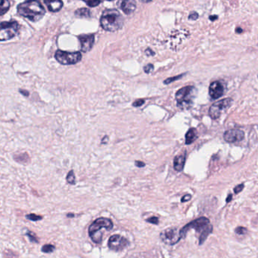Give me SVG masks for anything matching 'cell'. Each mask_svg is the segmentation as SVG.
Masks as SVG:
<instances>
[{"label":"cell","instance_id":"1","mask_svg":"<svg viewBox=\"0 0 258 258\" xmlns=\"http://www.w3.org/2000/svg\"><path fill=\"white\" fill-rule=\"evenodd\" d=\"M191 229H194L197 232L200 245L206 241L208 235L213 232V226L210 223L209 219L205 217H199L184 226L180 229L181 238H185L188 231Z\"/></svg>","mask_w":258,"mask_h":258},{"label":"cell","instance_id":"2","mask_svg":"<svg viewBox=\"0 0 258 258\" xmlns=\"http://www.w3.org/2000/svg\"><path fill=\"white\" fill-rule=\"evenodd\" d=\"M18 12L30 21L37 22L43 18L46 11L38 0H28L18 6Z\"/></svg>","mask_w":258,"mask_h":258},{"label":"cell","instance_id":"3","mask_svg":"<svg viewBox=\"0 0 258 258\" xmlns=\"http://www.w3.org/2000/svg\"><path fill=\"white\" fill-rule=\"evenodd\" d=\"M114 227V224L111 219L106 217H99L96 219L90 226L88 229L89 235L96 244H100L103 238L102 231H110Z\"/></svg>","mask_w":258,"mask_h":258},{"label":"cell","instance_id":"4","mask_svg":"<svg viewBox=\"0 0 258 258\" xmlns=\"http://www.w3.org/2000/svg\"><path fill=\"white\" fill-rule=\"evenodd\" d=\"M101 26L106 31L114 32L120 30L123 25V17L115 9H108L102 13L100 19Z\"/></svg>","mask_w":258,"mask_h":258},{"label":"cell","instance_id":"5","mask_svg":"<svg viewBox=\"0 0 258 258\" xmlns=\"http://www.w3.org/2000/svg\"><path fill=\"white\" fill-rule=\"evenodd\" d=\"M196 90L194 86H185L177 91L176 100L177 106L182 110H187L191 107L196 96Z\"/></svg>","mask_w":258,"mask_h":258},{"label":"cell","instance_id":"6","mask_svg":"<svg viewBox=\"0 0 258 258\" xmlns=\"http://www.w3.org/2000/svg\"><path fill=\"white\" fill-rule=\"evenodd\" d=\"M19 30V24L15 21H3L1 23L0 40L5 41L12 39L17 35Z\"/></svg>","mask_w":258,"mask_h":258},{"label":"cell","instance_id":"7","mask_svg":"<svg viewBox=\"0 0 258 258\" xmlns=\"http://www.w3.org/2000/svg\"><path fill=\"white\" fill-rule=\"evenodd\" d=\"M55 59L63 65H72L78 63L82 59V54L79 51L68 52V51L58 50L55 53Z\"/></svg>","mask_w":258,"mask_h":258},{"label":"cell","instance_id":"8","mask_svg":"<svg viewBox=\"0 0 258 258\" xmlns=\"http://www.w3.org/2000/svg\"><path fill=\"white\" fill-rule=\"evenodd\" d=\"M233 100L231 98H225L220 100L212 104L209 109V115L213 119H218L225 110H228L232 106Z\"/></svg>","mask_w":258,"mask_h":258},{"label":"cell","instance_id":"9","mask_svg":"<svg viewBox=\"0 0 258 258\" xmlns=\"http://www.w3.org/2000/svg\"><path fill=\"white\" fill-rule=\"evenodd\" d=\"M160 238L163 242L168 245H174L182 239L180 230L176 227H170L164 229L160 234Z\"/></svg>","mask_w":258,"mask_h":258},{"label":"cell","instance_id":"10","mask_svg":"<svg viewBox=\"0 0 258 258\" xmlns=\"http://www.w3.org/2000/svg\"><path fill=\"white\" fill-rule=\"evenodd\" d=\"M129 244V241L125 237L120 235H111L108 242V247L114 251H121L126 248Z\"/></svg>","mask_w":258,"mask_h":258},{"label":"cell","instance_id":"11","mask_svg":"<svg viewBox=\"0 0 258 258\" xmlns=\"http://www.w3.org/2000/svg\"><path fill=\"white\" fill-rule=\"evenodd\" d=\"M244 137V131L240 129L228 130L224 133V140L228 143H235L241 141Z\"/></svg>","mask_w":258,"mask_h":258},{"label":"cell","instance_id":"12","mask_svg":"<svg viewBox=\"0 0 258 258\" xmlns=\"http://www.w3.org/2000/svg\"><path fill=\"white\" fill-rule=\"evenodd\" d=\"M224 92V86L221 81H214L210 84L209 94L210 96L213 99H218L223 95Z\"/></svg>","mask_w":258,"mask_h":258},{"label":"cell","instance_id":"13","mask_svg":"<svg viewBox=\"0 0 258 258\" xmlns=\"http://www.w3.org/2000/svg\"><path fill=\"white\" fill-rule=\"evenodd\" d=\"M81 44V51L83 52H88L92 49L95 42V36L91 35H82L79 36Z\"/></svg>","mask_w":258,"mask_h":258},{"label":"cell","instance_id":"14","mask_svg":"<svg viewBox=\"0 0 258 258\" xmlns=\"http://www.w3.org/2000/svg\"><path fill=\"white\" fill-rule=\"evenodd\" d=\"M136 8V0H123L121 3V9L126 14H132Z\"/></svg>","mask_w":258,"mask_h":258},{"label":"cell","instance_id":"15","mask_svg":"<svg viewBox=\"0 0 258 258\" xmlns=\"http://www.w3.org/2000/svg\"><path fill=\"white\" fill-rule=\"evenodd\" d=\"M44 2L52 12L59 11L63 7L62 0H44Z\"/></svg>","mask_w":258,"mask_h":258},{"label":"cell","instance_id":"16","mask_svg":"<svg viewBox=\"0 0 258 258\" xmlns=\"http://www.w3.org/2000/svg\"><path fill=\"white\" fill-rule=\"evenodd\" d=\"M185 162V157L184 155H176L173 160V166L176 171H181L183 169Z\"/></svg>","mask_w":258,"mask_h":258},{"label":"cell","instance_id":"17","mask_svg":"<svg viewBox=\"0 0 258 258\" xmlns=\"http://www.w3.org/2000/svg\"><path fill=\"white\" fill-rule=\"evenodd\" d=\"M197 138V131L194 128H190L185 134V143L191 144Z\"/></svg>","mask_w":258,"mask_h":258},{"label":"cell","instance_id":"18","mask_svg":"<svg viewBox=\"0 0 258 258\" xmlns=\"http://www.w3.org/2000/svg\"><path fill=\"white\" fill-rule=\"evenodd\" d=\"M75 15L80 18H89L90 16V11L86 8H82L76 11Z\"/></svg>","mask_w":258,"mask_h":258},{"label":"cell","instance_id":"19","mask_svg":"<svg viewBox=\"0 0 258 258\" xmlns=\"http://www.w3.org/2000/svg\"><path fill=\"white\" fill-rule=\"evenodd\" d=\"M10 8V3L8 0H1V15L6 13Z\"/></svg>","mask_w":258,"mask_h":258},{"label":"cell","instance_id":"20","mask_svg":"<svg viewBox=\"0 0 258 258\" xmlns=\"http://www.w3.org/2000/svg\"><path fill=\"white\" fill-rule=\"evenodd\" d=\"M55 246L52 245V244H45V245H43V247H42L41 250L42 252H43V253H52V252H53L54 250H55Z\"/></svg>","mask_w":258,"mask_h":258},{"label":"cell","instance_id":"21","mask_svg":"<svg viewBox=\"0 0 258 258\" xmlns=\"http://www.w3.org/2000/svg\"><path fill=\"white\" fill-rule=\"evenodd\" d=\"M67 181L70 184H75V182H76V178H75V175H74V173H73V170H70L69 173L67 174Z\"/></svg>","mask_w":258,"mask_h":258},{"label":"cell","instance_id":"22","mask_svg":"<svg viewBox=\"0 0 258 258\" xmlns=\"http://www.w3.org/2000/svg\"><path fill=\"white\" fill-rule=\"evenodd\" d=\"M26 218L30 220H32V221H39V220H41L43 219V217L40 215H37L35 214H30L26 216Z\"/></svg>","mask_w":258,"mask_h":258},{"label":"cell","instance_id":"23","mask_svg":"<svg viewBox=\"0 0 258 258\" xmlns=\"http://www.w3.org/2000/svg\"><path fill=\"white\" fill-rule=\"evenodd\" d=\"M26 235L28 237V238H29L30 241H31V242L39 243L38 238H37V236L35 235V234H34L33 232H31V231H28V232H26Z\"/></svg>","mask_w":258,"mask_h":258},{"label":"cell","instance_id":"24","mask_svg":"<svg viewBox=\"0 0 258 258\" xmlns=\"http://www.w3.org/2000/svg\"><path fill=\"white\" fill-rule=\"evenodd\" d=\"M83 1L90 7H96L100 4L102 0H83Z\"/></svg>","mask_w":258,"mask_h":258},{"label":"cell","instance_id":"25","mask_svg":"<svg viewBox=\"0 0 258 258\" xmlns=\"http://www.w3.org/2000/svg\"><path fill=\"white\" fill-rule=\"evenodd\" d=\"M235 232L237 235H245L247 232V229L244 226H238L235 229Z\"/></svg>","mask_w":258,"mask_h":258},{"label":"cell","instance_id":"26","mask_svg":"<svg viewBox=\"0 0 258 258\" xmlns=\"http://www.w3.org/2000/svg\"><path fill=\"white\" fill-rule=\"evenodd\" d=\"M146 221L149 222V223H152V224L158 225V223H159V219H158L157 217H150V218L147 219Z\"/></svg>","mask_w":258,"mask_h":258},{"label":"cell","instance_id":"27","mask_svg":"<svg viewBox=\"0 0 258 258\" xmlns=\"http://www.w3.org/2000/svg\"><path fill=\"white\" fill-rule=\"evenodd\" d=\"M198 17H199V14L197 13V12L192 11L191 13L189 14L188 18V20H191V21H196V20L198 18Z\"/></svg>","mask_w":258,"mask_h":258},{"label":"cell","instance_id":"28","mask_svg":"<svg viewBox=\"0 0 258 258\" xmlns=\"http://www.w3.org/2000/svg\"><path fill=\"white\" fill-rule=\"evenodd\" d=\"M182 76H183V74H182V75H177V76L172 77V78H167V79H166L165 81H164V84H169V83L172 82V81H175V80L179 79V78H180L181 77H182Z\"/></svg>","mask_w":258,"mask_h":258},{"label":"cell","instance_id":"29","mask_svg":"<svg viewBox=\"0 0 258 258\" xmlns=\"http://www.w3.org/2000/svg\"><path fill=\"white\" fill-rule=\"evenodd\" d=\"M244 185L243 183L239 184V185L236 186L234 188V192H235V194H238V193H240V192L242 191V190L244 189Z\"/></svg>","mask_w":258,"mask_h":258},{"label":"cell","instance_id":"30","mask_svg":"<svg viewBox=\"0 0 258 258\" xmlns=\"http://www.w3.org/2000/svg\"><path fill=\"white\" fill-rule=\"evenodd\" d=\"M153 69H154V66L150 63V64H148L145 66L144 71L146 72V73H150V72L153 70Z\"/></svg>","mask_w":258,"mask_h":258},{"label":"cell","instance_id":"31","mask_svg":"<svg viewBox=\"0 0 258 258\" xmlns=\"http://www.w3.org/2000/svg\"><path fill=\"white\" fill-rule=\"evenodd\" d=\"M144 103H145V100L139 99V100H136L135 102L132 104V106H133V107H140V106L142 105Z\"/></svg>","mask_w":258,"mask_h":258},{"label":"cell","instance_id":"32","mask_svg":"<svg viewBox=\"0 0 258 258\" xmlns=\"http://www.w3.org/2000/svg\"><path fill=\"white\" fill-rule=\"evenodd\" d=\"M191 199V196L190 194H187L185 195V196H184L181 199V202H188V201L190 200V199Z\"/></svg>","mask_w":258,"mask_h":258},{"label":"cell","instance_id":"33","mask_svg":"<svg viewBox=\"0 0 258 258\" xmlns=\"http://www.w3.org/2000/svg\"><path fill=\"white\" fill-rule=\"evenodd\" d=\"M136 165L137 166V167H144L145 164L144 162H142V161H136Z\"/></svg>","mask_w":258,"mask_h":258},{"label":"cell","instance_id":"34","mask_svg":"<svg viewBox=\"0 0 258 258\" xmlns=\"http://www.w3.org/2000/svg\"><path fill=\"white\" fill-rule=\"evenodd\" d=\"M218 19V15H210L209 20L211 21H214Z\"/></svg>","mask_w":258,"mask_h":258},{"label":"cell","instance_id":"35","mask_svg":"<svg viewBox=\"0 0 258 258\" xmlns=\"http://www.w3.org/2000/svg\"><path fill=\"white\" fill-rule=\"evenodd\" d=\"M20 92L23 95H24V96L28 97V95H29V92L28 91H24V90H20Z\"/></svg>","mask_w":258,"mask_h":258},{"label":"cell","instance_id":"36","mask_svg":"<svg viewBox=\"0 0 258 258\" xmlns=\"http://www.w3.org/2000/svg\"><path fill=\"white\" fill-rule=\"evenodd\" d=\"M235 33H242L243 30L241 28V27H237V28L235 29Z\"/></svg>","mask_w":258,"mask_h":258},{"label":"cell","instance_id":"37","mask_svg":"<svg viewBox=\"0 0 258 258\" xmlns=\"http://www.w3.org/2000/svg\"><path fill=\"white\" fill-rule=\"evenodd\" d=\"M232 196L231 194H229V196H228L227 198H226V202H231V200H232Z\"/></svg>","mask_w":258,"mask_h":258},{"label":"cell","instance_id":"38","mask_svg":"<svg viewBox=\"0 0 258 258\" xmlns=\"http://www.w3.org/2000/svg\"><path fill=\"white\" fill-rule=\"evenodd\" d=\"M73 216H74V214H68L67 215V217H73Z\"/></svg>","mask_w":258,"mask_h":258},{"label":"cell","instance_id":"39","mask_svg":"<svg viewBox=\"0 0 258 258\" xmlns=\"http://www.w3.org/2000/svg\"><path fill=\"white\" fill-rule=\"evenodd\" d=\"M149 1H151V0H143V2H149Z\"/></svg>","mask_w":258,"mask_h":258},{"label":"cell","instance_id":"40","mask_svg":"<svg viewBox=\"0 0 258 258\" xmlns=\"http://www.w3.org/2000/svg\"><path fill=\"white\" fill-rule=\"evenodd\" d=\"M108 1H113V0H108Z\"/></svg>","mask_w":258,"mask_h":258},{"label":"cell","instance_id":"41","mask_svg":"<svg viewBox=\"0 0 258 258\" xmlns=\"http://www.w3.org/2000/svg\"><path fill=\"white\" fill-rule=\"evenodd\" d=\"M257 78H258V74H257Z\"/></svg>","mask_w":258,"mask_h":258}]
</instances>
